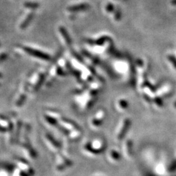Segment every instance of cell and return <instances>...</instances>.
I'll return each mask as SVG.
<instances>
[{
    "label": "cell",
    "instance_id": "6da1fadb",
    "mask_svg": "<svg viewBox=\"0 0 176 176\" xmlns=\"http://www.w3.org/2000/svg\"><path fill=\"white\" fill-rule=\"evenodd\" d=\"M25 50L32 56H34L42 58V59H49V56L47 55V54L42 53L41 52H40V51L32 49H30V48H25Z\"/></svg>",
    "mask_w": 176,
    "mask_h": 176
},
{
    "label": "cell",
    "instance_id": "7a4b0ae2",
    "mask_svg": "<svg viewBox=\"0 0 176 176\" xmlns=\"http://www.w3.org/2000/svg\"><path fill=\"white\" fill-rule=\"evenodd\" d=\"M88 7H89V6H88V5H87L86 3H83V4L69 7H68V9H67V10H68V11H70V12H77V11L85 10V9L88 8Z\"/></svg>",
    "mask_w": 176,
    "mask_h": 176
},
{
    "label": "cell",
    "instance_id": "3957f363",
    "mask_svg": "<svg viewBox=\"0 0 176 176\" xmlns=\"http://www.w3.org/2000/svg\"><path fill=\"white\" fill-rule=\"evenodd\" d=\"M59 31L61 33V34H62V37H63L65 41L66 42V43L67 44H70L71 43V40L69 37V35H68V33H67V31L65 30V28H62V27H60L59 28Z\"/></svg>",
    "mask_w": 176,
    "mask_h": 176
},
{
    "label": "cell",
    "instance_id": "277c9868",
    "mask_svg": "<svg viewBox=\"0 0 176 176\" xmlns=\"http://www.w3.org/2000/svg\"><path fill=\"white\" fill-rule=\"evenodd\" d=\"M33 16V14H32V13H30V14L27 16V17L24 19V20L21 24V25H20V28H21V29H24L25 27L29 24Z\"/></svg>",
    "mask_w": 176,
    "mask_h": 176
},
{
    "label": "cell",
    "instance_id": "5b68a950",
    "mask_svg": "<svg viewBox=\"0 0 176 176\" xmlns=\"http://www.w3.org/2000/svg\"><path fill=\"white\" fill-rule=\"evenodd\" d=\"M25 7L27 8H30V9H35L39 7V5L36 3H31V2H28V3H25Z\"/></svg>",
    "mask_w": 176,
    "mask_h": 176
}]
</instances>
